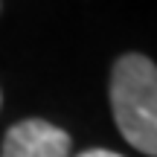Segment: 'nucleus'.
<instances>
[{"label":"nucleus","mask_w":157,"mask_h":157,"mask_svg":"<svg viewBox=\"0 0 157 157\" xmlns=\"http://www.w3.org/2000/svg\"><path fill=\"white\" fill-rule=\"evenodd\" d=\"M111 111L131 148L157 157V64L140 52L117 58L111 70Z\"/></svg>","instance_id":"f257e3e1"},{"label":"nucleus","mask_w":157,"mask_h":157,"mask_svg":"<svg viewBox=\"0 0 157 157\" xmlns=\"http://www.w3.org/2000/svg\"><path fill=\"white\" fill-rule=\"evenodd\" d=\"M0 157H70V134L47 119H21L3 137Z\"/></svg>","instance_id":"f03ea898"},{"label":"nucleus","mask_w":157,"mask_h":157,"mask_svg":"<svg viewBox=\"0 0 157 157\" xmlns=\"http://www.w3.org/2000/svg\"><path fill=\"white\" fill-rule=\"evenodd\" d=\"M0 102H3V96H0Z\"/></svg>","instance_id":"20e7f679"},{"label":"nucleus","mask_w":157,"mask_h":157,"mask_svg":"<svg viewBox=\"0 0 157 157\" xmlns=\"http://www.w3.org/2000/svg\"><path fill=\"white\" fill-rule=\"evenodd\" d=\"M78 157H122L117 151H108V148H87V151H82Z\"/></svg>","instance_id":"7ed1b4c3"}]
</instances>
